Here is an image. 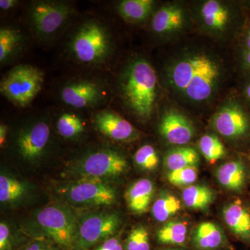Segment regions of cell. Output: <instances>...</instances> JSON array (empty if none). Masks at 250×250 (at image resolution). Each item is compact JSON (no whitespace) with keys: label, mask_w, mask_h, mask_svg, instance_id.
I'll return each instance as SVG.
<instances>
[{"label":"cell","mask_w":250,"mask_h":250,"mask_svg":"<svg viewBox=\"0 0 250 250\" xmlns=\"http://www.w3.org/2000/svg\"><path fill=\"white\" fill-rule=\"evenodd\" d=\"M216 62L205 54L180 61L171 70L172 84L190 100L205 101L211 96L220 76Z\"/></svg>","instance_id":"cell-1"},{"label":"cell","mask_w":250,"mask_h":250,"mask_svg":"<svg viewBox=\"0 0 250 250\" xmlns=\"http://www.w3.org/2000/svg\"><path fill=\"white\" fill-rule=\"evenodd\" d=\"M157 77L145 59L130 62L121 80V94L126 106L139 118L152 116L155 104Z\"/></svg>","instance_id":"cell-2"},{"label":"cell","mask_w":250,"mask_h":250,"mask_svg":"<svg viewBox=\"0 0 250 250\" xmlns=\"http://www.w3.org/2000/svg\"><path fill=\"white\" fill-rule=\"evenodd\" d=\"M67 47L75 62L86 65H98L109 59L113 41L109 31L103 23L90 20L77 28Z\"/></svg>","instance_id":"cell-3"},{"label":"cell","mask_w":250,"mask_h":250,"mask_svg":"<svg viewBox=\"0 0 250 250\" xmlns=\"http://www.w3.org/2000/svg\"><path fill=\"white\" fill-rule=\"evenodd\" d=\"M44 77V72L38 67L18 65L1 80L0 90L14 104L26 107L40 93Z\"/></svg>","instance_id":"cell-4"},{"label":"cell","mask_w":250,"mask_h":250,"mask_svg":"<svg viewBox=\"0 0 250 250\" xmlns=\"http://www.w3.org/2000/svg\"><path fill=\"white\" fill-rule=\"evenodd\" d=\"M36 221L61 248L74 250L78 220L68 208L62 205L47 206L38 212Z\"/></svg>","instance_id":"cell-5"},{"label":"cell","mask_w":250,"mask_h":250,"mask_svg":"<svg viewBox=\"0 0 250 250\" xmlns=\"http://www.w3.org/2000/svg\"><path fill=\"white\" fill-rule=\"evenodd\" d=\"M128 168L126 158L118 151L102 149L90 153L74 166L80 179L106 181L119 177Z\"/></svg>","instance_id":"cell-6"},{"label":"cell","mask_w":250,"mask_h":250,"mask_svg":"<svg viewBox=\"0 0 250 250\" xmlns=\"http://www.w3.org/2000/svg\"><path fill=\"white\" fill-rule=\"evenodd\" d=\"M121 219L114 212L99 211L83 216L78 221L74 250H88L116 232Z\"/></svg>","instance_id":"cell-7"},{"label":"cell","mask_w":250,"mask_h":250,"mask_svg":"<svg viewBox=\"0 0 250 250\" xmlns=\"http://www.w3.org/2000/svg\"><path fill=\"white\" fill-rule=\"evenodd\" d=\"M64 198L82 207H110L116 201V189L106 181L79 179L62 190Z\"/></svg>","instance_id":"cell-8"},{"label":"cell","mask_w":250,"mask_h":250,"mask_svg":"<svg viewBox=\"0 0 250 250\" xmlns=\"http://www.w3.org/2000/svg\"><path fill=\"white\" fill-rule=\"evenodd\" d=\"M71 14V6L64 1H39L31 6L29 18L37 36L49 39L61 30Z\"/></svg>","instance_id":"cell-9"},{"label":"cell","mask_w":250,"mask_h":250,"mask_svg":"<svg viewBox=\"0 0 250 250\" xmlns=\"http://www.w3.org/2000/svg\"><path fill=\"white\" fill-rule=\"evenodd\" d=\"M103 85L96 81L80 80L69 82L61 90V98L65 104L82 109L97 106L105 98Z\"/></svg>","instance_id":"cell-10"},{"label":"cell","mask_w":250,"mask_h":250,"mask_svg":"<svg viewBox=\"0 0 250 250\" xmlns=\"http://www.w3.org/2000/svg\"><path fill=\"white\" fill-rule=\"evenodd\" d=\"M49 139L50 128L48 123L44 121L36 122L23 129L18 135V152L25 160H38L45 152Z\"/></svg>","instance_id":"cell-11"},{"label":"cell","mask_w":250,"mask_h":250,"mask_svg":"<svg viewBox=\"0 0 250 250\" xmlns=\"http://www.w3.org/2000/svg\"><path fill=\"white\" fill-rule=\"evenodd\" d=\"M213 126L224 137L238 139L250 132V121L241 106L237 104H229L215 114Z\"/></svg>","instance_id":"cell-12"},{"label":"cell","mask_w":250,"mask_h":250,"mask_svg":"<svg viewBox=\"0 0 250 250\" xmlns=\"http://www.w3.org/2000/svg\"><path fill=\"white\" fill-rule=\"evenodd\" d=\"M94 125L99 132L113 141H132L139 136L132 125L115 112L99 111L94 116Z\"/></svg>","instance_id":"cell-13"},{"label":"cell","mask_w":250,"mask_h":250,"mask_svg":"<svg viewBox=\"0 0 250 250\" xmlns=\"http://www.w3.org/2000/svg\"><path fill=\"white\" fill-rule=\"evenodd\" d=\"M159 132L169 143L184 146L194 137L195 129L183 114L175 111H168L161 118Z\"/></svg>","instance_id":"cell-14"},{"label":"cell","mask_w":250,"mask_h":250,"mask_svg":"<svg viewBox=\"0 0 250 250\" xmlns=\"http://www.w3.org/2000/svg\"><path fill=\"white\" fill-rule=\"evenodd\" d=\"M224 221L236 237L250 245V210L240 200L224 207Z\"/></svg>","instance_id":"cell-15"},{"label":"cell","mask_w":250,"mask_h":250,"mask_svg":"<svg viewBox=\"0 0 250 250\" xmlns=\"http://www.w3.org/2000/svg\"><path fill=\"white\" fill-rule=\"evenodd\" d=\"M191 241L195 250H217L226 244V236L217 224L204 222L194 229Z\"/></svg>","instance_id":"cell-16"},{"label":"cell","mask_w":250,"mask_h":250,"mask_svg":"<svg viewBox=\"0 0 250 250\" xmlns=\"http://www.w3.org/2000/svg\"><path fill=\"white\" fill-rule=\"evenodd\" d=\"M155 192V187L149 179H141L131 184L125 195L129 210L142 214L149 209Z\"/></svg>","instance_id":"cell-17"},{"label":"cell","mask_w":250,"mask_h":250,"mask_svg":"<svg viewBox=\"0 0 250 250\" xmlns=\"http://www.w3.org/2000/svg\"><path fill=\"white\" fill-rule=\"evenodd\" d=\"M215 177L222 187L231 191L241 192L247 183L246 166L241 161H229L217 169Z\"/></svg>","instance_id":"cell-18"},{"label":"cell","mask_w":250,"mask_h":250,"mask_svg":"<svg viewBox=\"0 0 250 250\" xmlns=\"http://www.w3.org/2000/svg\"><path fill=\"white\" fill-rule=\"evenodd\" d=\"M184 21V13L177 6H167L161 8L154 14L152 27L157 34H166L178 30L182 28Z\"/></svg>","instance_id":"cell-19"},{"label":"cell","mask_w":250,"mask_h":250,"mask_svg":"<svg viewBox=\"0 0 250 250\" xmlns=\"http://www.w3.org/2000/svg\"><path fill=\"white\" fill-rule=\"evenodd\" d=\"M184 205L194 210H205L214 201V192L207 186L191 185L182 192Z\"/></svg>","instance_id":"cell-20"},{"label":"cell","mask_w":250,"mask_h":250,"mask_svg":"<svg viewBox=\"0 0 250 250\" xmlns=\"http://www.w3.org/2000/svg\"><path fill=\"white\" fill-rule=\"evenodd\" d=\"M200 160V156L194 148L179 147L166 153L164 165L167 170L172 171L189 166H197Z\"/></svg>","instance_id":"cell-21"},{"label":"cell","mask_w":250,"mask_h":250,"mask_svg":"<svg viewBox=\"0 0 250 250\" xmlns=\"http://www.w3.org/2000/svg\"><path fill=\"white\" fill-rule=\"evenodd\" d=\"M201 15L206 26L213 30H223L229 18L228 9L215 0H209L204 4Z\"/></svg>","instance_id":"cell-22"},{"label":"cell","mask_w":250,"mask_h":250,"mask_svg":"<svg viewBox=\"0 0 250 250\" xmlns=\"http://www.w3.org/2000/svg\"><path fill=\"white\" fill-rule=\"evenodd\" d=\"M188 234L187 223L182 221H169L156 232L159 243L168 246H182L185 244Z\"/></svg>","instance_id":"cell-23"},{"label":"cell","mask_w":250,"mask_h":250,"mask_svg":"<svg viewBox=\"0 0 250 250\" xmlns=\"http://www.w3.org/2000/svg\"><path fill=\"white\" fill-rule=\"evenodd\" d=\"M152 0H124L118 5V11L122 17L129 22H141L152 11Z\"/></svg>","instance_id":"cell-24"},{"label":"cell","mask_w":250,"mask_h":250,"mask_svg":"<svg viewBox=\"0 0 250 250\" xmlns=\"http://www.w3.org/2000/svg\"><path fill=\"white\" fill-rule=\"evenodd\" d=\"M181 210L180 200L167 192H162L152 207V214L156 221L165 223Z\"/></svg>","instance_id":"cell-25"},{"label":"cell","mask_w":250,"mask_h":250,"mask_svg":"<svg viewBox=\"0 0 250 250\" xmlns=\"http://www.w3.org/2000/svg\"><path fill=\"white\" fill-rule=\"evenodd\" d=\"M22 36L14 28L4 27L0 29V62L4 63L13 58L20 49Z\"/></svg>","instance_id":"cell-26"},{"label":"cell","mask_w":250,"mask_h":250,"mask_svg":"<svg viewBox=\"0 0 250 250\" xmlns=\"http://www.w3.org/2000/svg\"><path fill=\"white\" fill-rule=\"evenodd\" d=\"M27 192V184L11 176H0V201L11 204L19 201Z\"/></svg>","instance_id":"cell-27"},{"label":"cell","mask_w":250,"mask_h":250,"mask_svg":"<svg viewBox=\"0 0 250 250\" xmlns=\"http://www.w3.org/2000/svg\"><path fill=\"white\" fill-rule=\"evenodd\" d=\"M59 134L65 139H73L84 131V123L75 113H64L61 115L57 123Z\"/></svg>","instance_id":"cell-28"},{"label":"cell","mask_w":250,"mask_h":250,"mask_svg":"<svg viewBox=\"0 0 250 250\" xmlns=\"http://www.w3.org/2000/svg\"><path fill=\"white\" fill-rule=\"evenodd\" d=\"M199 147L206 161L210 164H214L226 154L225 146L214 135L206 134L202 136Z\"/></svg>","instance_id":"cell-29"},{"label":"cell","mask_w":250,"mask_h":250,"mask_svg":"<svg viewBox=\"0 0 250 250\" xmlns=\"http://www.w3.org/2000/svg\"><path fill=\"white\" fill-rule=\"evenodd\" d=\"M136 165L141 170L153 171L159 164V157L155 148L150 145H145L136 151L134 156Z\"/></svg>","instance_id":"cell-30"},{"label":"cell","mask_w":250,"mask_h":250,"mask_svg":"<svg viewBox=\"0 0 250 250\" xmlns=\"http://www.w3.org/2000/svg\"><path fill=\"white\" fill-rule=\"evenodd\" d=\"M198 177L197 166H189L178 170L169 171L167 174L168 182L176 187H189L196 182Z\"/></svg>","instance_id":"cell-31"},{"label":"cell","mask_w":250,"mask_h":250,"mask_svg":"<svg viewBox=\"0 0 250 250\" xmlns=\"http://www.w3.org/2000/svg\"><path fill=\"white\" fill-rule=\"evenodd\" d=\"M126 250H150V241L147 229L143 226L134 228L126 239Z\"/></svg>","instance_id":"cell-32"},{"label":"cell","mask_w":250,"mask_h":250,"mask_svg":"<svg viewBox=\"0 0 250 250\" xmlns=\"http://www.w3.org/2000/svg\"><path fill=\"white\" fill-rule=\"evenodd\" d=\"M0 250H12V235L9 225L0 223Z\"/></svg>","instance_id":"cell-33"},{"label":"cell","mask_w":250,"mask_h":250,"mask_svg":"<svg viewBox=\"0 0 250 250\" xmlns=\"http://www.w3.org/2000/svg\"><path fill=\"white\" fill-rule=\"evenodd\" d=\"M95 250H123V243L119 236L110 237Z\"/></svg>","instance_id":"cell-34"},{"label":"cell","mask_w":250,"mask_h":250,"mask_svg":"<svg viewBox=\"0 0 250 250\" xmlns=\"http://www.w3.org/2000/svg\"><path fill=\"white\" fill-rule=\"evenodd\" d=\"M50 249V247L47 246L46 243L42 242H36L29 245L23 250H49Z\"/></svg>","instance_id":"cell-35"},{"label":"cell","mask_w":250,"mask_h":250,"mask_svg":"<svg viewBox=\"0 0 250 250\" xmlns=\"http://www.w3.org/2000/svg\"><path fill=\"white\" fill-rule=\"evenodd\" d=\"M18 4V1L16 0H1L0 1V9L1 10L11 9V8L14 7Z\"/></svg>","instance_id":"cell-36"},{"label":"cell","mask_w":250,"mask_h":250,"mask_svg":"<svg viewBox=\"0 0 250 250\" xmlns=\"http://www.w3.org/2000/svg\"><path fill=\"white\" fill-rule=\"evenodd\" d=\"M8 127L6 125L1 124L0 125V146L1 147H4L6 143V136H7Z\"/></svg>","instance_id":"cell-37"},{"label":"cell","mask_w":250,"mask_h":250,"mask_svg":"<svg viewBox=\"0 0 250 250\" xmlns=\"http://www.w3.org/2000/svg\"><path fill=\"white\" fill-rule=\"evenodd\" d=\"M243 61H244V64L246 66L250 68V50L246 49L244 53V57H243Z\"/></svg>","instance_id":"cell-38"},{"label":"cell","mask_w":250,"mask_h":250,"mask_svg":"<svg viewBox=\"0 0 250 250\" xmlns=\"http://www.w3.org/2000/svg\"><path fill=\"white\" fill-rule=\"evenodd\" d=\"M246 49L250 50V27L248 29V33H247L246 38Z\"/></svg>","instance_id":"cell-39"},{"label":"cell","mask_w":250,"mask_h":250,"mask_svg":"<svg viewBox=\"0 0 250 250\" xmlns=\"http://www.w3.org/2000/svg\"><path fill=\"white\" fill-rule=\"evenodd\" d=\"M245 92H246L247 98H248L250 102V82L247 84Z\"/></svg>","instance_id":"cell-40"},{"label":"cell","mask_w":250,"mask_h":250,"mask_svg":"<svg viewBox=\"0 0 250 250\" xmlns=\"http://www.w3.org/2000/svg\"><path fill=\"white\" fill-rule=\"evenodd\" d=\"M177 250V249H166V250Z\"/></svg>","instance_id":"cell-41"},{"label":"cell","mask_w":250,"mask_h":250,"mask_svg":"<svg viewBox=\"0 0 250 250\" xmlns=\"http://www.w3.org/2000/svg\"><path fill=\"white\" fill-rule=\"evenodd\" d=\"M52 250V248H51V249H50V250Z\"/></svg>","instance_id":"cell-42"}]
</instances>
